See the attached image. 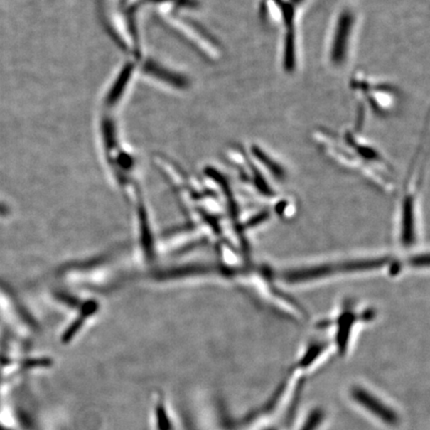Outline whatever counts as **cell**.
Returning a JSON list of instances; mask_svg holds the SVG:
<instances>
[{
  "label": "cell",
  "mask_w": 430,
  "mask_h": 430,
  "mask_svg": "<svg viewBox=\"0 0 430 430\" xmlns=\"http://www.w3.org/2000/svg\"><path fill=\"white\" fill-rule=\"evenodd\" d=\"M352 394L355 402L362 404L365 409L370 410L372 414L379 417L380 419L384 420L385 424L389 425L399 424V416H397L394 410L382 404L374 395L365 392L364 389L355 387V389H353Z\"/></svg>",
  "instance_id": "5b68a950"
},
{
  "label": "cell",
  "mask_w": 430,
  "mask_h": 430,
  "mask_svg": "<svg viewBox=\"0 0 430 430\" xmlns=\"http://www.w3.org/2000/svg\"><path fill=\"white\" fill-rule=\"evenodd\" d=\"M323 419H324V412L322 410H313L301 430H316L322 422Z\"/></svg>",
  "instance_id": "52a82bcc"
},
{
  "label": "cell",
  "mask_w": 430,
  "mask_h": 430,
  "mask_svg": "<svg viewBox=\"0 0 430 430\" xmlns=\"http://www.w3.org/2000/svg\"><path fill=\"white\" fill-rule=\"evenodd\" d=\"M419 163V156H417L405 181L400 198L399 215H397V236H399L400 246L404 249L414 247L419 240V230H417V198H419L420 178V168H417Z\"/></svg>",
  "instance_id": "7a4b0ae2"
},
{
  "label": "cell",
  "mask_w": 430,
  "mask_h": 430,
  "mask_svg": "<svg viewBox=\"0 0 430 430\" xmlns=\"http://www.w3.org/2000/svg\"><path fill=\"white\" fill-rule=\"evenodd\" d=\"M355 26V14L350 9L340 11L335 22L330 46V60L334 66H342L347 59L350 37Z\"/></svg>",
  "instance_id": "277c9868"
},
{
  "label": "cell",
  "mask_w": 430,
  "mask_h": 430,
  "mask_svg": "<svg viewBox=\"0 0 430 430\" xmlns=\"http://www.w3.org/2000/svg\"><path fill=\"white\" fill-rule=\"evenodd\" d=\"M0 430H6V429H4V427L0 426Z\"/></svg>",
  "instance_id": "9c48e42d"
},
{
  "label": "cell",
  "mask_w": 430,
  "mask_h": 430,
  "mask_svg": "<svg viewBox=\"0 0 430 430\" xmlns=\"http://www.w3.org/2000/svg\"><path fill=\"white\" fill-rule=\"evenodd\" d=\"M327 347V343L323 342V340H315V342H313V344L308 347L304 355H303L302 359H301L299 362L300 367H304V369L309 367V365H312L316 359L324 352Z\"/></svg>",
  "instance_id": "8992f818"
},
{
  "label": "cell",
  "mask_w": 430,
  "mask_h": 430,
  "mask_svg": "<svg viewBox=\"0 0 430 430\" xmlns=\"http://www.w3.org/2000/svg\"><path fill=\"white\" fill-rule=\"evenodd\" d=\"M374 318L375 311L360 309L359 305L349 300L345 301L335 317L334 316L330 320L324 321V324L334 328L335 344L340 354L344 355L349 347L350 335L355 328Z\"/></svg>",
  "instance_id": "3957f363"
},
{
  "label": "cell",
  "mask_w": 430,
  "mask_h": 430,
  "mask_svg": "<svg viewBox=\"0 0 430 430\" xmlns=\"http://www.w3.org/2000/svg\"><path fill=\"white\" fill-rule=\"evenodd\" d=\"M156 419H158V429L160 430H171L170 421H168V415L163 407H158L156 409Z\"/></svg>",
  "instance_id": "ba28073f"
},
{
  "label": "cell",
  "mask_w": 430,
  "mask_h": 430,
  "mask_svg": "<svg viewBox=\"0 0 430 430\" xmlns=\"http://www.w3.org/2000/svg\"><path fill=\"white\" fill-rule=\"evenodd\" d=\"M400 261L389 255L353 256L326 260L312 264L294 266L280 271L279 280L288 285L311 284L340 276L367 274L387 270L390 275H399L414 261Z\"/></svg>",
  "instance_id": "6da1fadb"
}]
</instances>
